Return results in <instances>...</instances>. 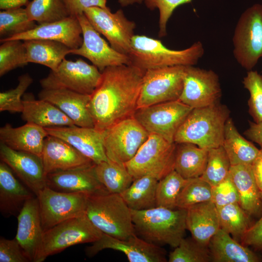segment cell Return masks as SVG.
<instances>
[{"label":"cell","mask_w":262,"mask_h":262,"mask_svg":"<svg viewBox=\"0 0 262 262\" xmlns=\"http://www.w3.org/2000/svg\"><path fill=\"white\" fill-rule=\"evenodd\" d=\"M222 146L231 165L252 164L260 153V149L239 133L230 118L227 120L225 125Z\"/></svg>","instance_id":"obj_32"},{"label":"cell","mask_w":262,"mask_h":262,"mask_svg":"<svg viewBox=\"0 0 262 262\" xmlns=\"http://www.w3.org/2000/svg\"><path fill=\"white\" fill-rule=\"evenodd\" d=\"M37 25L29 18L25 8L2 10L0 12V41L26 33Z\"/></svg>","instance_id":"obj_38"},{"label":"cell","mask_w":262,"mask_h":262,"mask_svg":"<svg viewBox=\"0 0 262 262\" xmlns=\"http://www.w3.org/2000/svg\"><path fill=\"white\" fill-rule=\"evenodd\" d=\"M231 164L223 147L209 149L205 169L200 178L212 187L214 186L229 174Z\"/></svg>","instance_id":"obj_40"},{"label":"cell","mask_w":262,"mask_h":262,"mask_svg":"<svg viewBox=\"0 0 262 262\" xmlns=\"http://www.w3.org/2000/svg\"><path fill=\"white\" fill-rule=\"evenodd\" d=\"M84 14L93 27L107 38L114 49L121 53L129 54L136 25L126 18L121 9L112 13L108 7H92L87 8Z\"/></svg>","instance_id":"obj_14"},{"label":"cell","mask_w":262,"mask_h":262,"mask_svg":"<svg viewBox=\"0 0 262 262\" xmlns=\"http://www.w3.org/2000/svg\"><path fill=\"white\" fill-rule=\"evenodd\" d=\"M85 213L102 233L121 240L136 234L131 210L120 194L89 196Z\"/></svg>","instance_id":"obj_5"},{"label":"cell","mask_w":262,"mask_h":262,"mask_svg":"<svg viewBox=\"0 0 262 262\" xmlns=\"http://www.w3.org/2000/svg\"><path fill=\"white\" fill-rule=\"evenodd\" d=\"M94 170L98 180L111 193L120 194L134 180L125 164L110 160L95 164Z\"/></svg>","instance_id":"obj_35"},{"label":"cell","mask_w":262,"mask_h":262,"mask_svg":"<svg viewBox=\"0 0 262 262\" xmlns=\"http://www.w3.org/2000/svg\"><path fill=\"white\" fill-rule=\"evenodd\" d=\"M144 72L131 65L109 66L101 71L89 103L95 129L103 131L133 116Z\"/></svg>","instance_id":"obj_1"},{"label":"cell","mask_w":262,"mask_h":262,"mask_svg":"<svg viewBox=\"0 0 262 262\" xmlns=\"http://www.w3.org/2000/svg\"><path fill=\"white\" fill-rule=\"evenodd\" d=\"M158 181L151 176L135 179L131 185L120 195L131 210L140 211L155 207Z\"/></svg>","instance_id":"obj_34"},{"label":"cell","mask_w":262,"mask_h":262,"mask_svg":"<svg viewBox=\"0 0 262 262\" xmlns=\"http://www.w3.org/2000/svg\"><path fill=\"white\" fill-rule=\"evenodd\" d=\"M48 135L44 128L27 123L18 127L6 124L0 128V143L10 148L41 156L44 140Z\"/></svg>","instance_id":"obj_26"},{"label":"cell","mask_w":262,"mask_h":262,"mask_svg":"<svg viewBox=\"0 0 262 262\" xmlns=\"http://www.w3.org/2000/svg\"><path fill=\"white\" fill-rule=\"evenodd\" d=\"M131 213L136 234L148 242L175 248L184 237L186 209L156 206Z\"/></svg>","instance_id":"obj_3"},{"label":"cell","mask_w":262,"mask_h":262,"mask_svg":"<svg viewBox=\"0 0 262 262\" xmlns=\"http://www.w3.org/2000/svg\"><path fill=\"white\" fill-rule=\"evenodd\" d=\"M233 54L247 71L262 59V5L255 4L244 11L236 25L232 37Z\"/></svg>","instance_id":"obj_7"},{"label":"cell","mask_w":262,"mask_h":262,"mask_svg":"<svg viewBox=\"0 0 262 262\" xmlns=\"http://www.w3.org/2000/svg\"><path fill=\"white\" fill-rule=\"evenodd\" d=\"M186 180L175 170L160 180L156 192L157 206L171 209L177 208V198Z\"/></svg>","instance_id":"obj_41"},{"label":"cell","mask_w":262,"mask_h":262,"mask_svg":"<svg viewBox=\"0 0 262 262\" xmlns=\"http://www.w3.org/2000/svg\"><path fill=\"white\" fill-rule=\"evenodd\" d=\"M229 113L220 102L193 108L178 129L174 142L192 143L208 150L222 146Z\"/></svg>","instance_id":"obj_2"},{"label":"cell","mask_w":262,"mask_h":262,"mask_svg":"<svg viewBox=\"0 0 262 262\" xmlns=\"http://www.w3.org/2000/svg\"><path fill=\"white\" fill-rule=\"evenodd\" d=\"M45 129L48 135L66 141L95 164L109 160L104 146L103 131L76 125Z\"/></svg>","instance_id":"obj_20"},{"label":"cell","mask_w":262,"mask_h":262,"mask_svg":"<svg viewBox=\"0 0 262 262\" xmlns=\"http://www.w3.org/2000/svg\"><path fill=\"white\" fill-rule=\"evenodd\" d=\"M38 97L57 107L75 125L94 128L93 119L89 109L90 95L66 89H43L39 93Z\"/></svg>","instance_id":"obj_24"},{"label":"cell","mask_w":262,"mask_h":262,"mask_svg":"<svg viewBox=\"0 0 262 262\" xmlns=\"http://www.w3.org/2000/svg\"><path fill=\"white\" fill-rule=\"evenodd\" d=\"M220 228L238 241H241L249 226V215L239 203L217 209Z\"/></svg>","instance_id":"obj_36"},{"label":"cell","mask_w":262,"mask_h":262,"mask_svg":"<svg viewBox=\"0 0 262 262\" xmlns=\"http://www.w3.org/2000/svg\"><path fill=\"white\" fill-rule=\"evenodd\" d=\"M111 249L122 252L130 262H165L166 251L159 246L148 242L137 234L121 240L102 233L100 238L86 247L87 257H92L100 251Z\"/></svg>","instance_id":"obj_17"},{"label":"cell","mask_w":262,"mask_h":262,"mask_svg":"<svg viewBox=\"0 0 262 262\" xmlns=\"http://www.w3.org/2000/svg\"><path fill=\"white\" fill-rule=\"evenodd\" d=\"M28 0H0V9L5 10L10 9L20 8L27 5Z\"/></svg>","instance_id":"obj_53"},{"label":"cell","mask_w":262,"mask_h":262,"mask_svg":"<svg viewBox=\"0 0 262 262\" xmlns=\"http://www.w3.org/2000/svg\"><path fill=\"white\" fill-rule=\"evenodd\" d=\"M168 262H209L212 259L208 246L200 244L191 237L182 239L170 252Z\"/></svg>","instance_id":"obj_42"},{"label":"cell","mask_w":262,"mask_h":262,"mask_svg":"<svg viewBox=\"0 0 262 262\" xmlns=\"http://www.w3.org/2000/svg\"><path fill=\"white\" fill-rule=\"evenodd\" d=\"M17 218L16 239L30 262H41L44 230L36 196L26 202Z\"/></svg>","instance_id":"obj_18"},{"label":"cell","mask_w":262,"mask_h":262,"mask_svg":"<svg viewBox=\"0 0 262 262\" xmlns=\"http://www.w3.org/2000/svg\"><path fill=\"white\" fill-rule=\"evenodd\" d=\"M77 17L82 30L83 42L79 48L71 49L70 54L86 58L101 72L107 67L130 65L129 56L109 46L90 23L84 14Z\"/></svg>","instance_id":"obj_16"},{"label":"cell","mask_w":262,"mask_h":262,"mask_svg":"<svg viewBox=\"0 0 262 262\" xmlns=\"http://www.w3.org/2000/svg\"><path fill=\"white\" fill-rule=\"evenodd\" d=\"M27 62L42 65L55 70L71 49L60 42L33 39L23 41Z\"/></svg>","instance_id":"obj_31"},{"label":"cell","mask_w":262,"mask_h":262,"mask_svg":"<svg viewBox=\"0 0 262 262\" xmlns=\"http://www.w3.org/2000/svg\"><path fill=\"white\" fill-rule=\"evenodd\" d=\"M184 67L176 66L145 71L137 109L178 100L183 88Z\"/></svg>","instance_id":"obj_9"},{"label":"cell","mask_w":262,"mask_h":262,"mask_svg":"<svg viewBox=\"0 0 262 262\" xmlns=\"http://www.w3.org/2000/svg\"><path fill=\"white\" fill-rule=\"evenodd\" d=\"M36 196L16 178L10 167L0 163V211L5 217L17 216L26 202Z\"/></svg>","instance_id":"obj_25"},{"label":"cell","mask_w":262,"mask_h":262,"mask_svg":"<svg viewBox=\"0 0 262 262\" xmlns=\"http://www.w3.org/2000/svg\"><path fill=\"white\" fill-rule=\"evenodd\" d=\"M47 39L60 42L71 49L79 48L82 43L81 26L77 17L69 16L56 22L40 24L34 29L0 42L17 39Z\"/></svg>","instance_id":"obj_23"},{"label":"cell","mask_w":262,"mask_h":262,"mask_svg":"<svg viewBox=\"0 0 262 262\" xmlns=\"http://www.w3.org/2000/svg\"><path fill=\"white\" fill-rule=\"evenodd\" d=\"M70 16L77 17L89 7H107V0H63Z\"/></svg>","instance_id":"obj_49"},{"label":"cell","mask_w":262,"mask_h":262,"mask_svg":"<svg viewBox=\"0 0 262 262\" xmlns=\"http://www.w3.org/2000/svg\"><path fill=\"white\" fill-rule=\"evenodd\" d=\"M245 135L258 144L262 149V122H249V127L244 132Z\"/></svg>","instance_id":"obj_51"},{"label":"cell","mask_w":262,"mask_h":262,"mask_svg":"<svg viewBox=\"0 0 262 262\" xmlns=\"http://www.w3.org/2000/svg\"><path fill=\"white\" fill-rule=\"evenodd\" d=\"M229 174L238 191L240 206L249 216L258 214L262 211V202L252 164L231 165Z\"/></svg>","instance_id":"obj_29"},{"label":"cell","mask_w":262,"mask_h":262,"mask_svg":"<svg viewBox=\"0 0 262 262\" xmlns=\"http://www.w3.org/2000/svg\"><path fill=\"white\" fill-rule=\"evenodd\" d=\"M241 241L246 246L262 250V216L249 228Z\"/></svg>","instance_id":"obj_50"},{"label":"cell","mask_w":262,"mask_h":262,"mask_svg":"<svg viewBox=\"0 0 262 262\" xmlns=\"http://www.w3.org/2000/svg\"><path fill=\"white\" fill-rule=\"evenodd\" d=\"M250 94L249 112L256 123L262 122V75L257 71H248L243 80Z\"/></svg>","instance_id":"obj_44"},{"label":"cell","mask_w":262,"mask_h":262,"mask_svg":"<svg viewBox=\"0 0 262 262\" xmlns=\"http://www.w3.org/2000/svg\"><path fill=\"white\" fill-rule=\"evenodd\" d=\"M255 180L260 192H262V159L259 156L252 164Z\"/></svg>","instance_id":"obj_52"},{"label":"cell","mask_w":262,"mask_h":262,"mask_svg":"<svg viewBox=\"0 0 262 262\" xmlns=\"http://www.w3.org/2000/svg\"><path fill=\"white\" fill-rule=\"evenodd\" d=\"M260 198H261V201L262 202V192H260Z\"/></svg>","instance_id":"obj_56"},{"label":"cell","mask_w":262,"mask_h":262,"mask_svg":"<svg viewBox=\"0 0 262 262\" xmlns=\"http://www.w3.org/2000/svg\"><path fill=\"white\" fill-rule=\"evenodd\" d=\"M259 157L262 159V149H260Z\"/></svg>","instance_id":"obj_55"},{"label":"cell","mask_w":262,"mask_h":262,"mask_svg":"<svg viewBox=\"0 0 262 262\" xmlns=\"http://www.w3.org/2000/svg\"><path fill=\"white\" fill-rule=\"evenodd\" d=\"M177 144L150 133L135 155L125 165L134 179L151 176L159 180L174 170Z\"/></svg>","instance_id":"obj_6"},{"label":"cell","mask_w":262,"mask_h":262,"mask_svg":"<svg viewBox=\"0 0 262 262\" xmlns=\"http://www.w3.org/2000/svg\"><path fill=\"white\" fill-rule=\"evenodd\" d=\"M103 133L107 158L123 164L135 155L149 135L133 116L114 124L104 130Z\"/></svg>","instance_id":"obj_12"},{"label":"cell","mask_w":262,"mask_h":262,"mask_svg":"<svg viewBox=\"0 0 262 262\" xmlns=\"http://www.w3.org/2000/svg\"><path fill=\"white\" fill-rule=\"evenodd\" d=\"M208 150L192 143L177 144L174 170L185 179L200 177L207 165Z\"/></svg>","instance_id":"obj_33"},{"label":"cell","mask_w":262,"mask_h":262,"mask_svg":"<svg viewBox=\"0 0 262 262\" xmlns=\"http://www.w3.org/2000/svg\"><path fill=\"white\" fill-rule=\"evenodd\" d=\"M208 246L213 262L260 261L255 253L221 228L211 238Z\"/></svg>","instance_id":"obj_30"},{"label":"cell","mask_w":262,"mask_h":262,"mask_svg":"<svg viewBox=\"0 0 262 262\" xmlns=\"http://www.w3.org/2000/svg\"><path fill=\"white\" fill-rule=\"evenodd\" d=\"M95 164L48 174L47 186L59 192L82 193L89 196L108 193L96 175Z\"/></svg>","instance_id":"obj_21"},{"label":"cell","mask_w":262,"mask_h":262,"mask_svg":"<svg viewBox=\"0 0 262 262\" xmlns=\"http://www.w3.org/2000/svg\"><path fill=\"white\" fill-rule=\"evenodd\" d=\"M212 201L217 209L226 205L239 203V196L230 175L218 184L212 187Z\"/></svg>","instance_id":"obj_46"},{"label":"cell","mask_w":262,"mask_h":262,"mask_svg":"<svg viewBox=\"0 0 262 262\" xmlns=\"http://www.w3.org/2000/svg\"><path fill=\"white\" fill-rule=\"evenodd\" d=\"M25 9L29 18L39 24L56 22L70 16L63 0H33Z\"/></svg>","instance_id":"obj_37"},{"label":"cell","mask_w":262,"mask_h":262,"mask_svg":"<svg viewBox=\"0 0 262 262\" xmlns=\"http://www.w3.org/2000/svg\"><path fill=\"white\" fill-rule=\"evenodd\" d=\"M101 72L81 59L74 62L65 58L55 70L40 80L43 89H66L91 95L98 85Z\"/></svg>","instance_id":"obj_10"},{"label":"cell","mask_w":262,"mask_h":262,"mask_svg":"<svg viewBox=\"0 0 262 262\" xmlns=\"http://www.w3.org/2000/svg\"><path fill=\"white\" fill-rule=\"evenodd\" d=\"M212 186L200 177L186 179L177 200V207L187 209L212 200Z\"/></svg>","instance_id":"obj_39"},{"label":"cell","mask_w":262,"mask_h":262,"mask_svg":"<svg viewBox=\"0 0 262 262\" xmlns=\"http://www.w3.org/2000/svg\"><path fill=\"white\" fill-rule=\"evenodd\" d=\"M36 196L45 231L63 221L85 213L89 195L59 192L46 186Z\"/></svg>","instance_id":"obj_13"},{"label":"cell","mask_w":262,"mask_h":262,"mask_svg":"<svg viewBox=\"0 0 262 262\" xmlns=\"http://www.w3.org/2000/svg\"><path fill=\"white\" fill-rule=\"evenodd\" d=\"M41 157L46 175L95 164L66 141L50 135L44 140Z\"/></svg>","instance_id":"obj_22"},{"label":"cell","mask_w":262,"mask_h":262,"mask_svg":"<svg viewBox=\"0 0 262 262\" xmlns=\"http://www.w3.org/2000/svg\"><path fill=\"white\" fill-rule=\"evenodd\" d=\"M187 210V229L200 244L208 246L220 229L218 210L212 201L193 205Z\"/></svg>","instance_id":"obj_27"},{"label":"cell","mask_w":262,"mask_h":262,"mask_svg":"<svg viewBox=\"0 0 262 262\" xmlns=\"http://www.w3.org/2000/svg\"><path fill=\"white\" fill-rule=\"evenodd\" d=\"M0 157L36 196L47 186V175L41 157L0 143Z\"/></svg>","instance_id":"obj_19"},{"label":"cell","mask_w":262,"mask_h":262,"mask_svg":"<svg viewBox=\"0 0 262 262\" xmlns=\"http://www.w3.org/2000/svg\"><path fill=\"white\" fill-rule=\"evenodd\" d=\"M221 93L219 77L214 71L185 66L179 100L193 109L203 107L219 102Z\"/></svg>","instance_id":"obj_15"},{"label":"cell","mask_w":262,"mask_h":262,"mask_svg":"<svg viewBox=\"0 0 262 262\" xmlns=\"http://www.w3.org/2000/svg\"><path fill=\"white\" fill-rule=\"evenodd\" d=\"M23 41L7 40L0 46V76L28 64Z\"/></svg>","instance_id":"obj_43"},{"label":"cell","mask_w":262,"mask_h":262,"mask_svg":"<svg viewBox=\"0 0 262 262\" xmlns=\"http://www.w3.org/2000/svg\"><path fill=\"white\" fill-rule=\"evenodd\" d=\"M22 101L21 117L27 123L44 128L75 125L64 113L48 101L40 98L36 100L28 94L24 95Z\"/></svg>","instance_id":"obj_28"},{"label":"cell","mask_w":262,"mask_h":262,"mask_svg":"<svg viewBox=\"0 0 262 262\" xmlns=\"http://www.w3.org/2000/svg\"><path fill=\"white\" fill-rule=\"evenodd\" d=\"M18 83L14 89L0 93V111L10 113H22L23 104L22 97L33 82V79L28 74L18 78Z\"/></svg>","instance_id":"obj_45"},{"label":"cell","mask_w":262,"mask_h":262,"mask_svg":"<svg viewBox=\"0 0 262 262\" xmlns=\"http://www.w3.org/2000/svg\"><path fill=\"white\" fill-rule=\"evenodd\" d=\"M30 262L17 240L0 238V262Z\"/></svg>","instance_id":"obj_48"},{"label":"cell","mask_w":262,"mask_h":262,"mask_svg":"<svg viewBox=\"0 0 262 262\" xmlns=\"http://www.w3.org/2000/svg\"><path fill=\"white\" fill-rule=\"evenodd\" d=\"M144 0H118V2L122 6H126L135 3H141Z\"/></svg>","instance_id":"obj_54"},{"label":"cell","mask_w":262,"mask_h":262,"mask_svg":"<svg viewBox=\"0 0 262 262\" xmlns=\"http://www.w3.org/2000/svg\"><path fill=\"white\" fill-rule=\"evenodd\" d=\"M192 109L178 99L137 109L133 116L149 134L160 135L172 143Z\"/></svg>","instance_id":"obj_11"},{"label":"cell","mask_w":262,"mask_h":262,"mask_svg":"<svg viewBox=\"0 0 262 262\" xmlns=\"http://www.w3.org/2000/svg\"><path fill=\"white\" fill-rule=\"evenodd\" d=\"M204 53L203 46L200 41L184 49L173 50L165 47L159 40L143 35H134L128 55L130 65L145 72L160 67L194 66Z\"/></svg>","instance_id":"obj_4"},{"label":"cell","mask_w":262,"mask_h":262,"mask_svg":"<svg viewBox=\"0 0 262 262\" xmlns=\"http://www.w3.org/2000/svg\"><path fill=\"white\" fill-rule=\"evenodd\" d=\"M102 234L85 213L63 221L44 231L41 262L69 246L92 243L98 240Z\"/></svg>","instance_id":"obj_8"},{"label":"cell","mask_w":262,"mask_h":262,"mask_svg":"<svg viewBox=\"0 0 262 262\" xmlns=\"http://www.w3.org/2000/svg\"><path fill=\"white\" fill-rule=\"evenodd\" d=\"M192 0H144L147 7L150 10L156 8L159 10V36L163 37L166 35V25L175 9L180 5L189 3Z\"/></svg>","instance_id":"obj_47"}]
</instances>
